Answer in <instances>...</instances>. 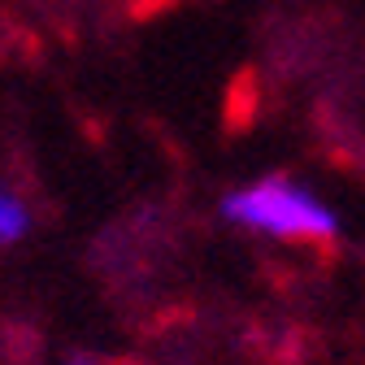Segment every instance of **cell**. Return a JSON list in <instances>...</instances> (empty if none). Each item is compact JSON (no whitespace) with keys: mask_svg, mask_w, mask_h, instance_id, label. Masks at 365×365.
<instances>
[{"mask_svg":"<svg viewBox=\"0 0 365 365\" xmlns=\"http://www.w3.org/2000/svg\"><path fill=\"white\" fill-rule=\"evenodd\" d=\"M70 365H101V361H70Z\"/></svg>","mask_w":365,"mask_h":365,"instance_id":"3957f363","label":"cell"},{"mask_svg":"<svg viewBox=\"0 0 365 365\" xmlns=\"http://www.w3.org/2000/svg\"><path fill=\"white\" fill-rule=\"evenodd\" d=\"M222 217L244 226V231H261L274 240H296V244H327L339 235V217L292 178L248 182L244 192L222 200Z\"/></svg>","mask_w":365,"mask_h":365,"instance_id":"6da1fadb","label":"cell"},{"mask_svg":"<svg viewBox=\"0 0 365 365\" xmlns=\"http://www.w3.org/2000/svg\"><path fill=\"white\" fill-rule=\"evenodd\" d=\"M26 231H31V213H26V205L0 187V248H9V244L26 240Z\"/></svg>","mask_w":365,"mask_h":365,"instance_id":"7a4b0ae2","label":"cell"}]
</instances>
